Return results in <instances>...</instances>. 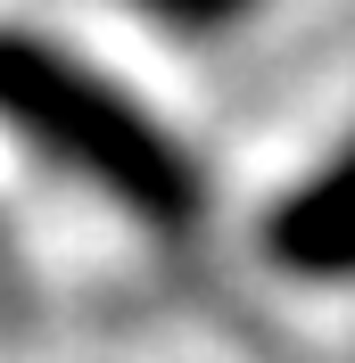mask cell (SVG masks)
I'll list each match as a JSON object with an SVG mask.
<instances>
[{"label":"cell","instance_id":"3","mask_svg":"<svg viewBox=\"0 0 355 363\" xmlns=\"http://www.w3.org/2000/svg\"><path fill=\"white\" fill-rule=\"evenodd\" d=\"M149 9H165V17H190V25H207V17H223V9H240V0H149Z\"/></svg>","mask_w":355,"mask_h":363},{"label":"cell","instance_id":"1","mask_svg":"<svg viewBox=\"0 0 355 363\" xmlns=\"http://www.w3.org/2000/svg\"><path fill=\"white\" fill-rule=\"evenodd\" d=\"M0 124L25 133L67 174H83L91 190H108L116 206H133L141 223L157 231L199 223V165L182 157V140L133 91H116L108 74H91L58 42L0 33Z\"/></svg>","mask_w":355,"mask_h":363},{"label":"cell","instance_id":"2","mask_svg":"<svg viewBox=\"0 0 355 363\" xmlns=\"http://www.w3.org/2000/svg\"><path fill=\"white\" fill-rule=\"evenodd\" d=\"M265 256L281 272H297V281H339V272H355V149L273 206Z\"/></svg>","mask_w":355,"mask_h":363}]
</instances>
